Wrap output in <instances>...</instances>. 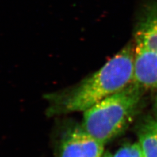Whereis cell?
Masks as SVG:
<instances>
[{
	"mask_svg": "<svg viewBox=\"0 0 157 157\" xmlns=\"http://www.w3.org/2000/svg\"><path fill=\"white\" fill-rule=\"evenodd\" d=\"M134 60V47L128 44L99 70L77 84L46 94L47 115L83 113L124 89L133 81Z\"/></svg>",
	"mask_w": 157,
	"mask_h": 157,
	"instance_id": "6da1fadb",
	"label": "cell"
},
{
	"mask_svg": "<svg viewBox=\"0 0 157 157\" xmlns=\"http://www.w3.org/2000/svg\"><path fill=\"white\" fill-rule=\"evenodd\" d=\"M144 90L131 82L83 112L81 126L91 136L105 145L133 120L141 104Z\"/></svg>",
	"mask_w": 157,
	"mask_h": 157,
	"instance_id": "7a4b0ae2",
	"label": "cell"
},
{
	"mask_svg": "<svg viewBox=\"0 0 157 157\" xmlns=\"http://www.w3.org/2000/svg\"><path fill=\"white\" fill-rule=\"evenodd\" d=\"M104 146L86 132L81 124H73L62 140L59 157H102Z\"/></svg>",
	"mask_w": 157,
	"mask_h": 157,
	"instance_id": "3957f363",
	"label": "cell"
},
{
	"mask_svg": "<svg viewBox=\"0 0 157 157\" xmlns=\"http://www.w3.org/2000/svg\"><path fill=\"white\" fill-rule=\"evenodd\" d=\"M132 82L144 90L157 88V52L135 44Z\"/></svg>",
	"mask_w": 157,
	"mask_h": 157,
	"instance_id": "277c9868",
	"label": "cell"
},
{
	"mask_svg": "<svg viewBox=\"0 0 157 157\" xmlns=\"http://www.w3.org/2000/svg\"><path fill=\"white\" fill-rule=\"evenodd\" d=\"M135 43L157 52V1L142 13L136 29Z\"/></svg>",
	"mask_w": 157,
	"mask_h": 157,
	"instance_id": "5b68a950",
	"label": "cell"
},
{
	"mask_svg": "<svg viewBox=\"0 0 157 157\" xmlns=\"http://www.w3.org/2000/svg\"><path fill=\"white\" fill-rule=\"evenodd\" d=\"M137 131L138 142L145 157H157V120L155 117H145Z\"/></svg>",
	"mask_w": 157,
	"mask_h": 157,
	"instance_id": "8992f818",
	"label": "cell"
},
{
	"mask_svg": "<svg viewBox=\"0 0 157 157\" xmlns=\"http://www.w3.org/2000/svg\"><path fill=\"white\" fill-rule=\"evenodd\" d=\"M113 157H145V155L139 142H136L121 147Z\"/></svg>",
	"mask_w": 157,
	"mask_h": 157,
	"instance_id": "52a82bcc",
	"label": "cell"
},
{
	"mask_svg": "<svg viewBox=\"0 0 157 157\" xmlns=\"http://www.w3.org/2000/svg\"><path fill=\"white\" fill-rule=\"evenodd\" d=\"M153 109H154L155 118L157 120V95H156L155 99L154 105H153Z\"/></svg>",
	"mask_w": 157,
	"mask_h": 157,
	"instance_id": "ba28073f",
	"label": "cell"
},
{
	"mask_svg": "<svg viewBox=\"0 0 157 157\" xmlns=\"http://www.w3.org/2000/svg\"><path fill=\"white\" fill-rule=\"evenodd\" d=\"M102 157H113V155L109 153H104V155H103Z\"/></svg>",
	"mask_w": 157,
	"mask_h": 157,
	"instance_id": "9c48e42d",
	"label": "cell"
}]
</instances>
